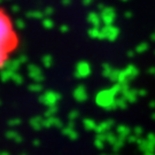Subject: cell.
Listing matches in <instances>:
<instances>
[{"instance_id":"6da1fadb","label":"cell","mask_w":155,"mask_h":155,"mask_svg":"<svg viewBox=\"0 0 155 155\" xmlns=\"http://www.w3.org/2000/svg\"><path fill=\"white\" fill-rule=\"evenodd\" d=\"M21 37L12 15L0 6V71L20 50Z\"/></svg>"}]
</instances>
